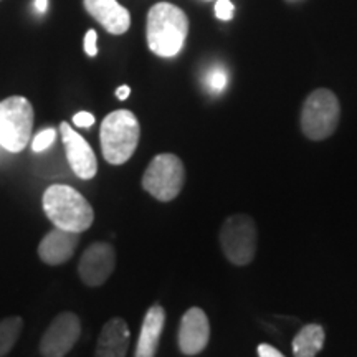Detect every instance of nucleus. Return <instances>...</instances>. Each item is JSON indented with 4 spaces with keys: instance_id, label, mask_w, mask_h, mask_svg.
<instances>
[{
    "instance_id": "1",
    "label": "nucleus",
    "mask_w": 357,
    "mask_h": 357,
    "mask_svg": "<svg viewBox=\"0 0 357 357\" xmlns=\"http://www.w3.org/2000/svg\"><path fill=\"white\" fill-rule=\"evenodd\" d=\"M189 33V19L182 8L169 2H159L147 13V47L154 55L176 56L184 47Z\"/></svg>"
},
{
    "instance_id": "2",
    "label": "nucleus",
    "mask_w": 357,
    "mask_h": 357,
    "mask_svg": "<svg viewBox=\"0 0 357 357\" xmlns=\"http://www.w3.org/2000/svg\"><path fill=\"white\" fill-rule=\"evenodd\" d=\"M42 205L45 215L56 229L82 235L95 222L91 204L70 185L55 184L48 187L43 194Z\"/></svg>"
},
{
    "instance_id": "3",
    "label": "nucleus",
    "mask_w": 357,
    "mask_h": 357,
    "mask_svg": "<svg viewBox=\"0 0 357 357\" xmlns=\"http://www.w3.org/2000/svg\"><path fill=\"white\" fill-rule=\"evenodd\" d=\"M139 121L131 111H113L101 123L100 141L102 158L113 166L128 162L139 144Z\"/></svg>"
},
{
    "instance_id": "4",
    "label": "nucleus",
    "mask_w": 357,
    "mask_h": 357,
    "mask_svg": "<svg viewBox=\"0 0 357 357\" xmlns=\"http://www.w3.org/2000/svg\"><path fill=\"white\" fill-rule=\"evenodd\" d=\"M33 106L25 96L0 101V146L8 153H22L33 131Z\"/></svg>"
},
{
    "instance_id": "5",
    "label": "nucleus",
    "mask_w": 357,
    "mask_h": 357,
    "mask_svg": "<svg viewBox=\"0 0 357 357\" xmlns=\"http://www.w3.org/2000/svg\"><path fill=\"white\" fill-rule=\"evenodd\" d=\"M341 116L337 96L329 89H316L303 102L301 129L311 141H324L336 131Z\"/></svg>"
},
{
    "instance_id": "6",
    "label": "nucleus",
    "mask_w": 357,
    "mask_h": 357,
    "mask_svg": "<svg viewBox=\"0 0 357 357\" xmlns=\"http://www.w3.org/2000/svg\"><path fill=\"white\" fill-rule=\"evenodd\" d=\"M185 167L176 154H159L151 160L142 176V189L159 202H171L181 194Z\"/></svg>"
},
{
    "instance_id": "7",
    "label": "nucleus",
    "mask_w": 357,
    "mask_h": 357,
    "mask_svg": "<svg viewBox=\"0 0 357 357\" xmlns=\"http://www.w3.org/2000/svg\"><path fill=\"white\" fill-rule=\"evenodd\" d=\"M257 225L247 213H235L223 222L220 245L227 260L236 266L253 261L257 253Z\"/></svg>"
},
{
    "instance_id": "8",
    "label": "nucleus",
    "mask_w": 357,
    "mask_h": 357,
    "mask_svg": "<svg viewBox=\"0 0 357 357\" xmlns=\"http://www.w3.org/2000/svg\"><path fill=\"white\" fill-rule=\"evenodd\" d=\"M82 336V321L75 312H60L52 321L40 341L42 357H65Z\"/></svg>"
},
{
    "instance_id": "9",
    "label": "nucleus",
    "mask_w": 357,
    "mask_h": 357,
    "mask_svg": "<svg viewBox=\"0 0 357 357\" xmlns=\"http://www.w3.org/2000/svg\"><path fill=\"white\" fill-rule=\"evenodd\" d=\"M116 268V252L108 242H95L84 250L78 263V275L86 287L105 284Z\"/></svg>"
},
{
    "instance_id": "10",
    "label": "nucleus",
    "mask_w": 357,
    "mask_h": 357,
    "mask_svg": "<svg viewBox=\"0 0 357 357\" xmlns=\"http://www.w3.org/2000/svg\"><path fill=\"white\" fill-rule=\"evenodd\" d=\"M60 134L71 171L83 181H89V178L95 177L98 172V160L95 151L91 149L88 141L83 136H79L68 123L60 124Z\"/></svg>"
},
{
    "instance_id": "11",
    "label": "nucleus",
    "mask_w": 357,
    "mask_h": 357,
    "mask_svg": "<svg viewBox=\"0 0 357 357\" xmlns=\"http://www.w3.org/2000/svg\"><path fill=\"white\" fill-rule=\"evenodd\" d=\"M211 339V323L207 314L194 306L185 311L178 326V349L185 356H197L208 344Z\"/></svg>"
},
{
    "instance_id": "12",
    "label": "nucleus",
    "mask_w": 357,
    "mask_h": 357,
    "mask_svg": "<svg viewBox=\"0 0 357 357\" xmlns=\"http://www.w3.org/2000/svg\"><path fill=\"white\" fill-rule=\"evenodd\" d=\"M79 243V234L75 231L53 229L43 236L38 245L40 260L50 266L63 265L73 257L75 250Z\"/></svg>"
},
{
    "instance_id": "13",
    "label": "nucleus",
    "mask_w": 357,
    "mask_h": 357,
    "mask_svg": "<svg viewBox=\"0 0 357 357\" xmlns=\"http://www.w3.org/2000/svg\"><path fill=\"white\" fill-rule=\"evenodd\" d=\"M84 8L98 24L111 35L126 33L131 26V15L118 0H83Z\"/></svg>"
},
{
    "instance_id": "14",
    "label": "nucleus",
    "mask_w": 357,
    "mask_h": 357,
    "mask_svg": "<svg viewBox=\"0 0 357 357\" xmlns=\"http://www.w3.org/2000/svg\"><path fill=\"white\" fill-rule=\"evenodd\" d=\"M131 333L123 318H113L102 326L96 342L95 357H126Z\"/></svg>"
},
{
    "instance_id": "15",
    "label": "nucleus",
    "mask_w": 357,
    "mask_h": 357,
    "mask_svg": "<svg viewBox=\"0 0 357 357\" xmlns=\"http://www.w3.org/2000/svg\"><path fill=\"white\" fill-rule=\"evenodd\" d=\"M166 324V311L162 306L154 305L147 310L141 326V334L137 339L134 357H155L159 349L160 334Z\"/></svg>"
},
{
    "instance_id": "16",
    "label": "nucleus",
    "mask_w": 357,
    "mask_h": 357,
    "mask_svg": "<svg viewBox=\"0 0 357 357\" xmlns=\"http://www.w3.org/2000/svg\"><path fill=\"white\" fill-rule=\"evenodd\" d=\"M324 329L319 324H307L293 339L294 357H316L324 346Z\"/></svg>"
},
{
    "instance_id": "17",
    "label": "nucleus",
    "mask_w": 357,
    "mask_h": 357,
    "mask_svg": "<svg viewBox=\"0 0 357 357\" xmlns=\"http://www.w3.org/2000/svg\"><path fill=\"white\" fill-rule=\"evenodd\" d=\"M24 319L20 316H8L0 319V357H6L19 341Z\"/></svg>"
},
{
    "instance_id": "18",
    "label": "nucleus",
    "mask_w": 357,
    "mask_h": 357,
    "mask_svg": "<svg viewBox=\"0 0 357 357\" xmlns=\"http://www.w3.org/2000/svg\"><path fill=\"white\" fill-rule=\"evenodd\" d=\"M229 83V75L222 66H213V68L205 75V84L213 93H222Z\"/></svg>"
},
{
    "instance_id": "19",
    "label": "nucleus",
    "mask_w": 357,
    "mask_h": 357,
    "mask_svg": "<svg viewBox=\"0 0 357 357\" xmlns=\"http://www.w3.org/2000/svg\"><path fill=\"white\" fill-rule=\"evenodd\" d=\"M55 139H56V131L53 128H47L43 129V131H40L37 136L33 137V142H32L33 153H43V151H47L48 147L55 142Z\"/></svg>"
},
{
    "instance_id": "20",
    "label": "nucleus",
    "mask_w": 357,
    "mask_h": 357,
    "mask_svg": "<svg viewBox=\"0 0 357 357\" xmlns=\"http://www.w3.org/2000/svg\"><path fill=\"white\" fill-rule=\"evenodd\" d=\"M235 7L230 0H217L215 3V15L220 20H231L234 19Z\"/></svg>"
},
{
    "instance_id": "21",
    "label": "nucleus",
    "mask_w": 357,
    "mask_h": 357,
    "mask_svg": "<svg viewBox=\"0 0 357 357\" xmlns=\"http://www.w3.org/2000/svg\"><path fill=\"white\" fill-rule=\"evenodd\" d=\"M96 40H98L96 30H88L86 37H84V52H86L88 56H96L98 55Z\"/></svg>"
},
{
    "instance_id": "22",
    "label": "nucleus",
    "mask_w": 357,
    "mask_h": 357,
    "mask_svg": "<svg viewBox=\"0 0 357 357\" xmlns=\"http://www.w3.org/2000/svg\"><path fill=\"white\" fill-rule=\"evenodd\" d=\"M73 123L78 128H91L95 124V116L88 113V111H79L73 116Z\"/></svg>"
},
{
    "instance_id": "23",
    "label": "nucleus",
    "mask_w": 357,
    "mask_h": 357,
    "mask_svg": "<svg viewBox=\"0 0 357 357\" xmlns=\"http://www.w3.org/2000/svg\"><path fill=\"white\" fill-rule=\"evenodd\" d=\"M258 356L260 357H284L276 347L270 344H260L258 346Z\"/></svg>"
},
{
    "instance_id": "24",
    "label": "nucleus",
    "mask_w": 357,
    "mask_h": 357,
    "mask_svg": "<svg viewBox=\"0 0 357 357\" xmlns=\"http://www.w3.org/2000/svg\"><path fill=\"white\" fill-rule=\"evenodd\" d=\"M129 93H131V88L126 86V84H124V86H119L118 89H116V96H118V100H121V101L128 100Z\"/></svg>"
},
{
    "instance_id": "25",
    "label": "nucleus",
    "mask_w": 357,
    "mask_h": 357,
    "mask_svg": "<svg viewBox=\"0 0 357 357\" xmlns=\"http://www.w3.org/2000/svg\"><path fill=\"white\" fill-rule=\"evenodd\" d=\"M35 7H37V10H38L40 13L47 12V8H48V0H35Z\"/></svg>"
}]
</instances>
